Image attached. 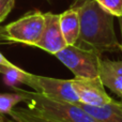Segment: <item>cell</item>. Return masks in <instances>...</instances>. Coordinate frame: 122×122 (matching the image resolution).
<instances>
[{
	"mask_svg": "<svg viewBox=\"0 0 122 122\" xmlns=\"http://www.w3.org/2000/svg\"><path fill=\"white\" fill-rule=\"evenodd\" d=\"M75 5L78 9L80 25L76 45L99 54L120 51V43L115 33L114 16L97 0H77Z\"/></svg>",
	"mask_w": 122,
	"mask_h": 122,
	"instance_id": "6da1fadb",
	"label": "cell"
},
{
	"mask_svg": "<svg viewBox=\"0 0 122 122\" xmlns=\"http://www.w3.org/2000/svg\"><path fill=\"white\" fill-rule=\"evenodd\" d=\"M28 110L39 117L55 122H100L88 114L80 103L60 101L47 97L39 92H29Z\"/></svg>",
	"mask_w": 122,
	"mask_h": 122,
	"instance_id": "7a4b0ae2",
	"label": "cell"
},
{
	"mask_svg": "<svg viewBox=\"0 0 122 122\" xmlns=\"http://www.w3.org/2000/svg\"><path fill=\"white\" fill-rule=\"evenodd\" d=\"M44 26V13L32 11L17 20L0 28V40L9 43H21L36 46L41 39Z\"/></svg>",
	"mask_w": 122,
	"mask_h": 122,
	"instance_id": "3957f363",
	"label": "cell"
},
{
	"mask_svg": "<svg viewBox=\"0 0 122 122\" xmlns=\"http://www.w3.org/2000/svg\"><path fill=\"white\" fill-rule=\"evenodd\" d=\"M56 58L65 65L75 77L95 78L99 77L101 54L93 49L84 48L77 45H67L58 51Z\"/></svg>",
	"mask_w": 122,
	"mask_h": 122,
	"instance_id": "277c9868",
	"label": "cell"
},
{
	"mask_svg": "<svg viewBox=\"0 0 122 122\" xmlns=\"http://www.w3.org/2000/svg\"><path fill=\"white\" fill-rule=\"evenodd\" d=\"M26 85L34 89L36 92L51 99L71 103H79V99L75 92L72 79H59L29 73Z\"/></svg>",
	"mask_w": 122,
	"mask_h": 122,
	"instance_id": "5b68a950",
	"label": "cell"
},
{
	"mask_svg": "<svg viewBox=\"0 0 122 122\" xmlns=\"http://www.w3.org/2000/svg\"><path fill=\"white\" fill-rule=\"evenodd\" d=\"M72 84L79 99V103L89 106L101 107L110 103L112 99L106 92L105 87L99 77L79 78L74 77Z\"/></svg>",
	"mask_w": 122,
	"mask_h": 122,
	"instance_id": "8992f818",
	"label": "cell"
},
{
	"mask_svg": "<svg viewBox=\"0 0 122 122\" xmlns=\"http://www.w3.org/2000/svg\"><path fill=\"white\" fill-rule=\"evenodd\" d=\"M45 26L42 36L36 47L43 49L51 55H56L67 46L60 28V15L47 12L44 13Z\"/></svg>",
	"mask_w": 122,
	"mask_h": 122,
	"instance_id": "52a82bcc",
	"label": "cell"
},
{
	"mask_svg": "<svg viewBox=\"0 0 122 122\" xmlns=\"http://www.w3.org/2000/svg\"><path fill=\"white\" fill-rule=\"evenodd\" d=\"M60 15V28L67 45H76L79 38V14L74 4Z\"/></svg>",
	"mask_w": 122,
	"mask_h": 122,
	"instance_id": "ba28073f",
	"label": "cell"
},
{
	"mask_svg": "<svg viewBox=\"0 0 122 122\" xmlns=\"http://www.w3.org/2000/svg\"><path fill=\"white\" fill-rule=\"evenodd\" d=\"M80 105L90 116L100 122H122V102L112 100L110 103L101 107L89 106L81 103Z\"/></svg>",
	"mask_w": 122,
	"mask_h": 122,
	"instance_id": "9c48e42d",
	"label": "cell"
},
{
	"mask_svg": "<svg viewBox=\"0 0 122 122\" xmlns=\"http://www.w3.org/2000/svg\"><path fill=\"white\" fill-rule=\"evenodd\" d=\"M99 78L101 79L104 87L110 89L112 92L122 97V77L112 71L105 63L104 59H101L100 62Z\"/></svg>",
	"mask_w": 122,
	"mask_h": 122,
	"instance_id": "30bf717a",
	"label": "cell"
},
{
	"mask_svg": "<svg viewBox=\"0 0 122 122\" xmlns=\"http://www.w3.org/2000/svg\"><path fill=\"white\" fill-rule=\"evenodd\" d=\"M0 74H2L3 82L8 87H11L13 89H17L19 85H26L27 78L29 73L16 65H0Z\"/></svg>",
	"mask_w": 122,
	"mask_h": 122,
	"instance_id": "8fae6325",
	"label": "cell"
},
{
	"mask_svg": "<svg viewBox=\"0 0 122 122\" xmlns=\"http://www.w3.org/2000/svg\"><path fill=\"white\" fill-rule=\"evenodd\" d=\"M15 90L18 91L10 93H0V116L1 117L12 112L18 103L27 101L28 91H24L20 89H15Z\"/></svg>",
	"mask_w": 122,
	"mask_h": 122,
	"instance_id": "7c38bea8",
	"label": "cell"
},
{
	"mask_svg": "<svg viewBox=\"0 0 122 122\" xmlns=\"http://www.w3.org/2000/svg\"><path fill=\"white\" fill-rule=\"evenodd\" d=\"M6 116L9 118V122H55L36 116L30 110H28L27 108L13 109Z\"/></svg>",
	"mask_w": 122,
	"mask_h": 122,
	"instance_id": "4fadbf2b",
	"label": "cell"
},
{
	"mask_svg": "<svg viewBox=\"0 0 122 122\" xmlns=\"http://www.w3.org/2000/svg\"><path fill=\"white\" fill-rule=\"evenodd\" d=\"M99 4L108 13L116 17L122 16V0H97Z\"/></svg>",
	"mask_w": 122,
	"mask_h": 122,
	"instance_id": "5bb4252c",
	"label": "cell"
},
{
	"mask_svg": "<svg viewBox=\"0 0 122 122\" xmlns=\"http://www.w3.org/2000/svg\"><path fill=\"white\" fill-rule=\"evenodd\" d=\"M14 4L15 0H0V24L10 14L14 8Z\"/></svg>",
	"mask_w": 122,
	"mask_h": 122,
	"instance_id": "9a60e30c",
	"label": "cell"
},
{
	"mask_svg": "<svg viewBox=\"0 0 122 122\" xmlns=\"http://www.w3.org/2000/svg\"><path fill=\"white\" fill-rule=\"evenodd\" d=\"M105 63L114 72H116L118 75H120L122 77V60H117V61H112V60H108V59H104Z\"/></svg>",
	"mask_w": 122,
	"mask_h": 122,
	"instance_id": "2e32d148",
	"label": "cell"
},
{
	"mask_svg": "<svg viewBox=\"0 0 122 122\" xmlns=\"http://www.w3.org/2000/svg\"><path fill=\"white\" fill-rule=\"evenodd\" d=\"M0 65H6V66H11V65H14V64H13L11 61H9L3 55H2L1 53H0Z\"/></svg>",
	"mask_w": 122,
	"mask_h": 122,
	"instance_id": "e0dca14e",
	"label": "cell"
},
{
	"mask_svg": "<svg viewBox=\"0 0 122 122\" xmlns=\"http://www.w3.org/2000/svg\"><path fill=\"white\" fill-rule=\"evenodd\" d=\"M119 24H120V30H121V36H122V16L119 17ZM120 51H122V42L120 44Z\"/></svg>",
	"mask_w": 122,
	"mask_h": 122,
	"instance_id": "ac0fdd59",
	"label": "cell"
},
{
	"mask_svg": "<svg viewBox=\"0 0 122 122\" xmlns=\"http://www.w3.org/2000/svg\"><path fill=\"white\" fill-rule=\"evenodd\" d=\"M0 121H3V117L0 116Z\"/></svg>",
	"mask_w": 122,
	"mask_h": 122,
	"instance_id": "d6986e66",
	"label": "cell"
},
{
	"mask_svg": "<svg viewBox=\"0 0 122 122\" xmlns=\"http://www.w3.org/2000/svg\"><path fill=\"white\" fill-rule=\"evenodd\" d=\"M0 122H4V121H0Z\"/></svg>",
	"mask_w": 122,
	"mask_h": 122,
	"instance_id": "ffe728a7",
	"label": "cell"
}]
</instances>
